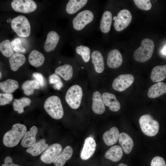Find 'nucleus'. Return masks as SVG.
Here are the masks:
<instances>
[{
    "label": "nucleus",
    "instance_id": "1",
    "mask_svg": "<svg viewBox=\"0 0 166 166\" xmlns=\"http://www.w3.org/2000/svg\"><path fill=\"white\" fill-rule=\"evenodd\" d=\"M85 86L79 82L70 86L67 89L65 96V101L72 109H77L81 106L84 101L88 99Z\"/></svg>",
    "mask_w": 166,
    "mask_h": 166
},
{
    "label": "nucleus",
    "instance_id": "2",
    "mask_svg": "<svg viewBox=\"0 0 166 166\" xmlns=\"http://www.w3.org/2000/svg\"><path fill=\"white\" fill-rule=\"evenodd\" d=\"M26 130V127L23 124L17 123L14 124L11 129L4 135L3 144L8 147H13L16 146L23 138Z\"/></svg>",
    "mask_w": 166,
    "mask_h": 166
},
{
    "label": "nucleus",
    "instance_id": "3",
    "mask_svg": "<svg viewBox=\"0 0 166 166\" xmlns=\"http://www.w3.org/2000/svg\"><path fill=\"white\" fill-rule=\"evenodd\" d=\"M44 108L47 113L56 120L61 119L64 115V110L61 100L57 96L48 97L44 104Z\"/></svg>",
    "mask_w": 166,
    "mask_h": 166
},
{
    "label": "nucleus",
    "instance_id": "4",
    "mask_svg": "<svg viewBox=\"0 0 166 166\" xmlns=\"http://www.w3.org/2000/svg\"><path fill=\"white\" fill-rule=\"evenodd\" d=\"M154 48V44L151 39L146 38L141 42V46L134 52L133 57L138 62H144L149 60L152 54Z\"/></svg>",
    "mask_w": 166,
    "mask_h": 166
},
{
    "label": "nucleus",
    "instance_id": "5",
    "mask_svg": "<svg viewBox=\"0 0 166 166\" xmlns=\"http://www.w3.org/2000/svg\"><path fill=\"white\" fill-rule=\"evenodd\" d=\"M139 123L142 132L147 136H153L158 132L159 122L149 114H145L141 116L139 119Z\"/></svg>",
    "mask_w": 166,
    "mask_h": 166
},
{
    "label": "nucleus",
    "instance_id": "6",
    "mask_svg": "<svg viewBox=\"0 0 166 166\" xmlns=\"http://www.w3.org/2000/svg\"><path fill=\"white\" fill-rule=\"evenodd\" d=\"M11 27L19 36L28 37L30 33V26L27 18L23 15H19L14 18L11 22Z\"/></svg>",
    "mask_w": 166,
    "mask_h": 166
},
{
    "label": "nucleus",
    "instance_id": "7",
    "mask_svg": "<svg viewBox=\"0 0 166 166\" xmlns=\"http://www.w3.org/2000/svg\"><path fill=\"white\" fill-rule=\"evenodd\" d=\"M89 95L88 99L91 101V107L93 112L98 115L103 114L105 111V105L101 90L94 89Z\"/></svg>",
    "mask_w": 166,
    "mask_h": 166
},
{
    "label": "nucleus",
    "instance_id": "8",
    "mask_svg": "<svg viewBox=\"0 0 166 166\" xmlns=\"http://www.w3.org/2000/svg\"><path fill=\"white\" fill-rule=\"evenodd\" d=\"M132 19V16L130 12L127 9H123L115 16L113 20L115 21L114 26L115 30L121 31L126 28L129 24Z\"/></svg>",
    "mask_w": 166,
    "mask_h": 166
},
{
    "label": "nucleus",
    "instance_id": "9",
    "mask_svg": "<svg viewBox=\"0 0 166 166\" xmlns=\"http://www.w3.org/2000/svg\"><path fill=\"white\" fill-rule=\"evenodd\" d=\"M94 15L90 10H85L79 13L73 20V28L76 30H80L93 20Z\"/></svg>",
    "mask_w": 166,
    "mask_h": 166
},
{
    "label": "nucleus",
    "instance_id": "10",
    "mask_svg": "<svg viewBox=\"0 0 166 166\" xmlns=\"http://www.w3.org/2000/svg\"><path fill=\"white\" fill-rule=\"evenodd\" d=\"M62 150L61 145L58 143H54L48 147L40 157L43 163L49 164L53 162Z\"/></svg>",
    "mask_w": 166,
    "mask_h": 166
},
{
    "label": "nucleus",
    "instance_id": "11",
    "mask_svg": "<svg viewBox=\"0 0 166 166\" xmlns=\"http://www.w3.org/2000/svg\"><path fill=\"white\" fill-rule=\"evenodd\" d=\"M134 81L133 76L131 74H123L119 75L113 80L112 87L114 90L122 92L130 86Z\"/></svg>",
    "mask_w": 166,
    "mask_h": 166
},
{
    "label": "nucleus",
    "instance_id": "12",
    "mask_svg": "<svg viewBox=\"0 0 166 166\" xmlns=\"http://www.w3.org/2000/svg\"><path fill=\"white\" fill-rule=\"evenodd\" d=\"M11 5L16 11L24 13L33 12L37 7L36 3L32 0H14Z\"/></svg>",
    "mask_w": 166,
    "mask_h": 166
},
{
    "label": "nucleus",
    "instance_id": "13",
    "mask_svg": "<svg viewBox=\"0 0 166 166\" xmlns=\"http://www.w3.org/2000/svg\"><path fill=\"white\" fill-rule=\"evenodd\" d=\"M96 143L93 138L87 137L85 140L80 156L82 159L86 160L89 159L93 154L96 147Z\"/></svg>",
    "mask_w": 166,
    "mask_h": 166
},
{
    "label": "nucleus",
    "instance_id": "14",
    "mask_svg": "<svg viewBox=\"0 0 166 166\" xmlns=\"http://www.w3.org/2000/svg\"><path fill=\"white\" fill-rule=\"evenodd\" d=\"M102 95L105 105L108 107L111 111L116 112L119 110L121 108L120 103L114 94L104 92L102 93Z\"/></svg>",
    "mask_w": 166,
    "mask_h": 166
},
{
    "label": "nucleus",
    "instance_id": "15",
    "mask_svg": "<svg viewBox=\"0 0 166 166\" xmlns=\"http://www.w3.org/2000/svg\"><path fill=\"white\" fill-rule=\"evenodd\" d=\"M92 62L93 65L95 73L99 76L105 69V63L103 56L99 51H94L91 53Z\"/></svg>",
    "mask_w": 166,
    "mask_h": 166
},
{
    "label": "nucleus",
    "instance_id": "16",
    "mask_svg": "<svg viewBox=\"0 0 166 166\" xmlns=\"http://www.w3.org/2000/svg\"><path fill=\"white\" fill-rule=\"evenodd\" d=\"M123 62L122 56L117 49H114L109 53L107 60V63L109 67L116 69L120 67Z\"/></svg>",
    "mask_w": 166,
    "mask_h": 166
},
{
    "label": "nucleus",
    "instance_id": "17",
    "mask_svg": "<svg viewBox=\"0 0 166 166\" xmlns=\"http://www.w3.org/2000/svg\"><path fill=\"white\" fill-rule=\"evenodd\" d=\"M38 131L37 127L32 126L29 131L26 132L21 140V145L24 148H29L36 143V135Z\"/></svg>",
    "mask_w": 166,
    "mask_h": 166
},
{
    "label": "nucleus",
    "instance_id": "18",
    "mask_svg": "<svg viewBox=\"0 0 166 166\" xmlns=\"http://www.w3.org/2000/svg\"><path fill=\"white\" fill-rule=\"evenodd\" d=\"M54 73L65 81L71 80L74 75L72 66L68 64L58 67L55 70Z\"/></svg>",
    "mask_w": 166,
    "mask_h": 166
},
{
    "label": "nucleus",
    "instance_id": "19",
    "mask_svg": "<svg viewBox=\"0 0 166 166\" xmlns=\"http://www.w3.org/2000/svg\"><path fill=\"white\" fill-rule=\"evenodd\" d=\"M60 36L54 31L49 32L47 35L44 48L47 52L53 51L59 41Z\"/></svg>",
    "mask_w": 166,
    "mask_h": 166
},
{
    "label": "nucleus",
    "instance_id": "20",
    "mask_svg": "<svg viewBox=\"0 0 166 166\" xmlns=\"http://www.w3.org/2000/svg\"><path fill=\"white\" fill-rule=\"evenodd\" d=\"M166 93V84L159 82L152 85L148 89V96L150 98L158 97Z\"/></svg>",
    "mask_w": 166,
    "mask_h": 166
},
{
    "label": "nucleus",
    "instance_id": "21",
    "mask_svg": "<svg viewBox=\"0 0 166 166\" xmlns=\"http://www.w3.org/2000/svg\"><path fill=\"white\" fill-rule=\"evenodd\" d=\"M119 134L118 128L116 127H114L104 133L103 139L105 143L107 145L111 146L117 142L119 138Z\"/></svg>",
    "mask_w": 166,
    "mask_h": 166
},
{
    "label": "nucleus",
    "instance_id": "22",
    "mask_svg": "<svg viewBox=\"0 0 166 166\" xmlns=\"http://www.w3.org/2000/svg\"><path fill=\"white\" fill-rule=\"evenodd\" d=\"M73 152V149L70 146H66L54 161L55 166H63L66 161L71 158Z\"/></svg>",
    "mask_w": 166,
    "mask_h": 166
},
{
    "label": "nucleus",
    "instance_id": "23",
    "mask_svg": "<svg viewBox=\"0 0 166 166\" xmlns=\"http://www.w3.org/2000/svg\"><path fill=\"white\" fill-rule=\"evenodd\" d=\"M123 154V149L120 146L114 145L111 147L105 154V157L107 159L117 162L122 158Z\"/></svg>",
    "mask_w": 166,
    "mask_h": 166
},
{
    "label": "nucleus",
    "instance_id": "24",
    "mask_svg": "<svg viewBox=\"0 0 166 166\" xmlns=\"http://www.w3.org/2000/svg\"><path fill=\"white\" fill-rule=\"evenodd\" d=\"M118 140L124 152L127 154L130 153L132 149L134 143L129 135L124 132L120 133Z\"/></svg>",
    "mask_w": 166,
    "mask_h": 166
},
{
    "label": "nucleus",
    "instance_id": "25",
    "mask_svg": "<svg viewBox=\"0 0 166 166\" xmlns=\"http://www.w3.org/2000/svg\"><path fill=\"white\" fill-rule=\"evenodd\" d=\"M45 142L46 140L45 139H41L34 145L28 148L26 151L32 156H38L43 152L48 147V144Z\"/></svg>",
    "mask_w": 166,
    "mask_h": 166
},
{
    "label": "nucleus",
    "instance_id": "26",
    "mask_svg": "<svg viewBox=\"0 0 166 166\" xmlns=\"http://www.w3.org/2000/svg\"><path fill=\"white\" fill-rule=\"evenodd\" d=\"M166 77V65L156 66L152 69L150 78L153 82H160Z\"/></svg>",
    "mask_w": 166,
    "mask_h": 166
},
{
    "label": "nucleus",
    "instance_id": "27",
    "mask_svg": "<svg viewBox=\"0 0 166 166\" xmlns=\"http://www.w3.org/2000/svg\"><path fill=\"white\" fill-rule=\"evenodd\" d=\"M26 60L25 57L23 54L17 53H14L9 59L11 69L14 71H17L24 64Z\"/></svg>",
    "mask_w": 166,
    "mask_h": 166
},
{
    "label": "nucleus",
    "instance_id": "28",
    "mask_svg": "<svg viewBox=\"0 0 166 166\" xmlns=\"http://www.w3.org/2000/svg\"><path fill=\"white\" fill-rule=\"evenodd\" d=\"M28 60L31 65L34 67H38L43 64L45 57L41 52L37 50H33L29 55Z\"/></svg>",
    "mask_w": 166,
    "mask_h": 166
},
{
    "label": "nucleus",
    "instance_id": "29",
    "mask_svg": "<svg viewBox=\"0 0 166 166\" xmlns=\"http://www.w3.org/2000/svg\"><path fill=\"white\" fill-rule=\"evenodd\" d=\"M87 2V0H70L67 4L66 11L69 14H74L84 6Z\"/></svg>",
    "mask_w": 166,
    "mask_h": 166
},
{
    "label": "nucleus",
    "instance_id": "30",
    "mask_svg": "<svg viewBox=\"0 0 166 166\" xmlns=\"http://www.w3.org/2000/svg\"><path fill=\"white\" fill-rule=\"evenodd\" d=\"M112 21V16L111 12L106 11L103 14L101 21L100 28L104 33H106L109 32Z\"/></svg>",
    "mask_w": 166,
    "mask_h": 166
},
{
    "label": "nucleus",
    "instance_id": "31",
    "mask_svg": "<svg viewBox=\"0 0 166 166\" xmlns=\"http://www.w3.org/2000/svg\"><path fill=\"white\" fill-rule=\"evenodd\" d=\"M18 87V82L14 80L8 79L0 83V89L5 93H11Z\"/></svg>",
    "mask_w": 166,
    "mask_h": 166
},
{
    "label": "nucleus",
    "instance_id": "32",
    "mask_svg": "<svg viewBox=\"0 0 166 166\" xmlns=\"http://www.w3.org/2000/svg\"><path fill=\"white\" fill-rule=\"evenodd\" d=\"M31 100L27 97H23L19 99H15L13 103L14 110L21 114L24 111V108L25 107L30 105Z\"/></svg>",
    "mask_w": 166,
    "mask_h": 166
},
{
    "label": "nucleus",
    "instance_id": "33",
    "mask_svg": "<svg viewBox=\"0 0 166 166\" xmlns=\"http://www.w3.org/2000/svg\"><path fill=\"white\" fill-rule=\"evenodd\" d=\"M40 85L36 80H27L23 82L22 88L24 93L29 96L33 94L35 89H38Z\"/></svg>",
    "mask_w": 166,
    "mask_h": 166
},
{
    "label": "nucleus",
    "instance_id": "34",
    "mask_svg": "<svg viewBox=\"0 0 166 166\" xmlns=\"http://www.w3.org/2000/svg\"><path fill=\"white\" fill-rule=\"evenodd\" d=\"M0 51L2 55L6 57H10L13 55L14 52L9 40H5L0 43Z\"/></svg>",
    "mask_w": 166,
    "mask_h": 166
},
{
    "label": "nucleus",
    "instance_id": "35",
    "mask_svg": "<svg viewBox=\"0 0 166 166\" xmlns=\"http://www.w3.org/2000/svg\"><path fill=\"white\" fill-rule=\"evenodd\" d=\"M76 51L77 54L80 55L83 61L88 62L90 58V50L89 48L86 46L80 45L76 47Z\"/></svg>",
    "mask_w": 166,
    "mask_h": 166
},
{
    "label": "nucleus",
    "instance_id": "36",
    "mask_svg": "<svg viewBox=\"0 0 166 166\" xmlns=\"http://www.w3.org/2000/svg\"><path fill=\"white\" fill-rule=\"evenodd\" d=\"M49 83L53 84V87L55 89L60 90L63 86V84L60 77L55 73L49 77Z\"/></svg>",
    "mask_w": 166,
    "mask_h": 166
},
{
    "label": "nucleus",
    "instance_id": "37",
    "mask_svg": "<svg viewBox=\"0 0 166 166\" xmlns=\"http://www.w3.org/2000/svg\"><path fill=\"white\" fill-rule=\"evenodd\" d=\"M12 49L17 53H24L26 50L22 46L21 39L18 38H15L11 42Z\"/></svg>",
    "mask_w": 166,
    "mask_h": 166
},
{
    "label": "nucleus",
    "instance_id": "38",
    "mask_svg": "<svg viewBox=\"0 0 166 166\" xmlns=\"http://www.w3.org/2000/svg\"><path fill=\"white\" fill-rule=\"evenodd\" d=\"M136 5L139 9L143 10H148L152 6L149 0H134Z\"/></svg>",
    "mask_w": 166,
    "mask_h": 166
},
{
    "label": "nucleus",
    "instance_id": "39",
    "mask_svg": "<svg viewBox=\"0 0 166 166\" xmlns=\"http://www.w3.org/2000/svg\"><path fill=\"white\" fill-rule=\"evenodd\" d=\"M13 96L11 93H0V105H5L9 104L13 100Z\"/></svg>",
    "mask_w": 166,
    "mask_h": 166
},
{
    "label": "nucleus",
    "instance_id": "40",
    "mask_svg": "<svg viewBox=\"0 0 166 166\" xmlns=\"http://www.w3.org/2000/svg\"><path fill=\"white\" fill-rule=\"evenodd\" d=\"M150 166H166V164L162 157L156 156L152 160Z\"/></svg>",
    "mask_w": 166,
    "mask_h": 166
},
{
    "label": "nucleus",
    "instance_id": "41",
    "mask_svg": "<svg viewBox=\"0 0 166 166\" xmlns=\"http://www.w3.org/2000/svg\"><path fill=\"white\" fill-rule=\"evenodd\" d=\"M33 76L38 82L40 86L42 87L45 85L44 79L42 74L38 73H33Z\"/></svg>",
    "mask_w": 166,
    "mask_h": 166
},
{
    "label": "nucleus",
    "instance_id": "42",
    "mask_svg": "<svg viewBox=\"0 0 166 166\" xmlns=\"http://www.w3.org/2000/svg\"><path fill=\"white\" fill-rule=\"evenodd\" d=\"M4 163L2 166H20L13 163L12 158L9 156L6 157L4 160Z\"/></svg>",
    "mask_w": 166,
    "mask_h": 166
},
{
    "label": "nucleus",
    "instance_id": "43",
    "mask_svg": "<svg viewBox=\"0 0 166 166\" xmlns=\"http://www.w3.org/2000/svg\"><path fill=\"white\" fill-rule=\"evenodd\" d=\"M162 52L163 54H166V45L162 49Z\"/></svg>",
    "mask_w": 166,
    "mask_h": 166
},
{
    "label": "nucleus",
    "instance_id": "44",
    "mask_svg": "<svg viewBox=\"0 0 166 166\" xmlns=\"http://www.w3.org/2000/svg\"><path fill=\"white\" fill-rule=\"evenodd\" d=\"M118 166H128L126 164H123V163H121Z\"/></svg>",
    "mask_w": 166,
    "mask_h": 166
},
{
    "label": "nucleus",
    "instance_id": "45",
    "mask_svg": "<svg viewBox=\"0 0 166 166\" xmlns=\"http://www.w3.org/2000/svg\"><path fill=\"white\" fill-rule=\"evenodd\" d=\"M0 79H1V78H2V73H1V72H0Z\"/></svg>",
    "mask_w": 166,
    "mask_h": 166
}]
</instances>
